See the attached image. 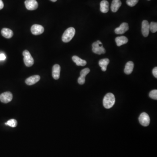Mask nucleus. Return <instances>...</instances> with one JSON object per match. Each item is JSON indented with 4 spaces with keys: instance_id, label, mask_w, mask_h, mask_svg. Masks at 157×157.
Segmentation results:
<instances>
[{
    "instance_id": "nucleus-3",
    "label": "nucleus",
    "mask_w": 157,
    "mask_h": 157,
    "mask_svg": "<svg viewBox=\"0 0 157 157\" xmlns=\"http://www.w3.org/2000/svg\"><path fill=\"white\" fill-rule=\"evenodd\" d=\"M23 56H24V62L25 66L27 67L32 66L34 63V60L29 52L27 50L24 51Z\"/></svg>"
},
{
    "instance_id": "nucleus-16",
    "label": "nucleus",
    "mask_w": 157,
    "mask_h": 157,
    "mask_svg": "<svg viewBox=\"0 0 157 157\" xmlns=\"http://www.w3.org/2000/svg\"><path fill=\"white\" fill-rule=\"evenodd\" d=\"M73 61L78 66H84L86 65L87 62L85 60H82L81 58L76 56H73L72 57Z\"/></svg>"
},
{
    "instance_id": "nucleus-29",
    "label": "nucleus",
    "mask_w": 157,
    "mask_h": 157,
    "mask_svg": "<svg viewBox=\"0 0 157 157\" xmlns=\"http://www.w3.org/2000/svg\"><path fill=\"white\" fill-rule=\"evenodd\" d=\"M51 1H52V2H56L57 1V0H50Z\"/></svg>"
},
{
    "instance_id": "nucleus-10",
    "label": "nucleus",
    "mask_w": 157,
    "mask_h": 157,
    "mask_svg": "<svg viewBox=\"0 0 157 157\" xmlns=\"http://www.w3.org/2000/svg\"><path fill=\"white\" fill-rule=\"evenodd\" d=\"M141 31L144 36L147 37L149 33V24L148 21L144 20L142 21Z\"/></svg>"
},
{
    "instance_id": "nucleus-15",
    "label": "nucleus",
    "mask_w": 157,
    "mask_h": 157,
    "mask_svg": "<svg viewBox=\"0 0 157 157\" xmlns=\"http://www.w3.org/2000/svg\"><path fill=\"white\" fill-rule=\"evenodd\" d=\"M1 34L4 37L6 38H10L13 36V31L8 28H3L1 30Z\"/></svg>"
},
{
    "instance_id": "nucleus-13",
    "label": "nucleus",
    "mask_w": 157,
    "mask_h": 157,
    "mask_svg": "<svg viewBox=\"0 0 157 157\" xmlns=\"http://www.w3.org/2000/svg\"><path fill=\"white\" fill-rule=\"evenodd\" d=\"M122 3L120 0H113L111 5V10L113 12H116L121 7Z\"/></svg>"
},
{
    "instance_id": "nucleus-6",
    "label": "nucleus",
    "mask_w": 157,
    "mask_h": 157,
    "mask_svg": "<svg viewBox=\"0 0 157 157\" xmlns=\"http://www.w3.org/2000/svg\"><path fill=\"white\" fill-rule=\"evenodd\" d=\"M13 95L10 92H6L0 95V101L3 103H7L12 101Z\"/></svg>"
},
{
    "instance_id": "nucleus-25",
    "label": "nucleus",
    "mask_w": 157,
    "mask_h": 157,
    "mask_svg": "<svg viewBox=\"0 0 157 157\" xmlns=\"http://www.w3.org/2000/svg\"><path fill=\"white\" fill-rule=\"evenodd\" d=\"M78 82L79 84L83 85L85 83V78L79 76L78 78Z\"/></svg>"
},
{
    "instance_id": "nucleus-11",
    "label": "nucleus",
    "mask_w": 157,
    "mask_h": 157,
    "mask_svg": "<svg viewBox=\"0 0 157 157\" xmlns=\"http://www.w3.org/2000/svg\"><path fill=\"white\" fill-rule=\"evenodd\" d=\"M60 66L58 64H56L52 67V76L56 80L59 79L60 74Z\"/></svg>"
},
{
    "instance_id": "nucleus-24",
    "label": "nucleus",
    "mask_w": 157,
    "mask_h": 157,
    "mask_svg": "<svg viewBox=\"0 0 157 157\" xmlns=\"http://www.w3.org/2000/svg\"><path fill=\"white\" fill-rule=\"evenodd\" d=\"M139 0H127V4L130 7L134 6L138 2Z\"/></svg>"
},
{
    "instance_id": "nucleus-26",
    "label": "nucleus",
    "mask_w": 157,
    "mask_h": 157,
    "mask_svg": "<svg viewBox=\"0 0 157 157\" xmlns=\"http://www.w3.org/2000/svg\"><path fill=\"white\" fill-rule=\"evenodd\" d=\"M152 74L155 77V78H157V67H155L154 68L153 70H152Z\"/></svg>"
},
{
    "instance_id": "nucleus-22",
    "label": "nucleus",
    "mask_w": 157,
    "mask_h": 157,
    "mask_svg": "<svg viewBox=\"0 0 157 157\" xmlns=\"http://www.w3.org/2000/svg\"><path fill=\"white\" fill-rule=\"evenodd\" d=\"M150 97L153 99H154L157 100V89H154V90H152L149 93Z\"/></svg>"
},
{
    "instance_id": "nucleus-21",
    "label": "nucleus",
    "mask_w": 157,
    "mask_h": 157,
    "mask_svg": "<svg viewBox=\"0 0 157 157\" xmlns=\"http://www.w3.org/2000/svg\"><path fill=\"white\" fill-rule=\"evenodd\" d=\"M150 30L152 33H155L157 31V23L155 22H152L149 24Z\"/></svg>"
},
{
    "instance_id": "nucleus-28",
    "label": "nucleus",
    "mask_w": 157,
    "mask_h": 157,
    "mask_svg": "<svg viewBox=\"0 0 157 157\" xmlns=\"http://www.w3.org/2000/svg\"><path fill=\"white\" fill-rule=\"evenodd\" d=\"M4 5L2 0H0V10H1L4 8Z\"/></svg>"
},
{
    "instance_id": "nucleus-19",
    "label": "nucleus",
    "mask_w": 157,
    "mask_h": 157,
    "mask_svg": "<svg viewBox=\"0 0 157 157\" xmlns=\"http://www.w3.org/2000/svg\"><path fill=\"white\" fill-rule=\"evenodd\" d=\"M110 62V60L107 58L101 59L99 62V66L101 68L102 70L105 72L107 70V66Z\"/></svg>"
},
{
    "instance_id": "nucleus-9",
    "label": "nucleus",
    "mask_w": 157,
    "mask_h": 157,
    "mask_svg": "<svg viewBox=\"0 0 157 157\" xmlns=\"http://www.w3.org/2000/svg\"><path fill=\"white\" fill-rule=\"evenodd\" d=\"M129 29V26L128 24L124 23L120 25L118 28H117L115 29V32L117 34H123L125 32L128 31Z\"/></svg>"
},
{
    "instance_id": "nucleus-30",
    "label": "nucleus",
    "mask_w": 157,
    "mask_h": 157,
    "mask_svg": "<svg viewBox=\"0 0 157 157\" xmlns=\"http://www.w3.org/2000/svg\"><path fill=\"white\" fill-rule=\"evenodd\" d=\"M148 1H150V0H148Z\"/></svg>"
},
{
    "instance_id": "nucleus-1",
    "label": "nucleus",
    "mask_w": 157,
    "mask_h": 157,
    "mask_svg": "<svg viewBox=\"0 0 157 157\" xmlns=\"http://www.w3.org/2000/svg\"><path fill=\"white\" fill-rule=\"evenodd\" d=\"M115 103V95L112 93H107L103 99V105L106 109H110L113 107Z\"/></svg>"
},
{
    "instance_id": "nucleus-7",
    "label": "nucleus",
    "mask_w": 157,
    "mask_h": 157,
    "mask_svg": "<svg viewBox=\"0 0 157 157\" xmlns=\"http://www.w3.org/2000/svg\"><path fill=\"white\" fill-rule=\"evenodd\" d=\"M25 4L26 9L28 10H34L38 7V3L36 0H26Z\"/></svg>"
},
{
    "instance_id": "nucleus-12",
    "label": "nucleus",
    "mask_w": 157,
    "mask_h": 157,
    "mask_svg": "<svg viewBox=\"0 0 157 157\" xmlns=\"http://www.w3.org/2000/svg\"><path fill=\"white\" fill-rule=\"evenodd\" d=\"M40 76L38 75H34L27 78L25 80V83L28 85H32L39 81Z\"/></svg>"
},
{
    "instance_id": "nucleus-2",
    "label": "nucleus",
    "mask_w": 157,
    "mask_h": 157,
    "mask_svg": "<svg viewBox=\"0 0 157 157\" xmlns=\"http://www.w3.org/2000/svg\"><path fill=\"white\" fill-rule=\"evenodd\" d=\"M75 29L73 27H70L65 31L63 34L62 39L64 42L67 43L70 42L73 39L75 34Z\"/></svg>"
},
{
    "instance_id": "nucleus-17",
    "label": "nucleus",
    "mask_w": 157,
    "mask_h": 157,
    "mask_svg": "<svg viewBox=\"0 0 157 157\" xmlns=\"http://www.w3.org/2000/svg\"><path fill=\"white\" fill-rule=\"evenodd\" d=\"M134 64L133 62L129 61L126 63L125 67V74L127 75H129L133 72L134 69Z\"/></svg>"
},
{
    "instance_id": "nucleus-27",
    "label": "nucleus",
    "mask_w": 157,
    "mask_h": 157,
    "mask_svg": "<svg viewBox=\"0 0 157 157\" xmlns=\"http://www.w3.org/2000/svg\"><path fill=\"white\" fill-rule=\"evenodd\" d=\"M6 56L4 54H0V61L5 60Z\"/></svg>"
},
{
    "instance_id": "nucleus-23",
    "label": "nucleus",
    "mask_w": 157,
    "mask_h": 157,
    "mask_svg": "<svg viewBox=\"0 0 157 157\" xmlns=\"http://www.w3.org/2000/svg\"><path fill=\"white\" fill-rule=\"evenodd\" d=\"M89 72H90V70L89 68H87L83 69L80 72V76L85 78L86 76L89 73Z\"/></svg>"
},
{
    "instance_id": "nucleus-5",
    "label": "nucleus",
    "mask_w": 157,
    "mask_h": 157,
    "mask_svg": "<svg viewBox=\"0 0 157 157\" xmlns=\"http://www.w3.org/2000/svg\"><path fill=\"white\" fill-rule=\"evenodd\" d=\"M140 123L143 126L147 127L149 125L150 118L146 113L143 112L140 114L139 117Z\"/></svg>"
},
{
    "instance_id": "nucleus-4",
    "label": "nucleus",
    "mask_w": 157,
    "mask_h": 157,
    "mask_svg": "<svg viewBox=\"0 0 157 157\" xmlns=\"http://www.w3.org/2000/svg\"><path fill=\"white\" fill-rule=\"evenodd\" d=\"M92 51L95 54L101 55L106 52V50L103 46V45H100L97 42H95L92 44Z\"/></svg>"
},
{
    "instance_id": "nucleus-20",
    "label": "nucleus",
    "mask_w": 157,
    "mask_h": 157,
    "mask_svg": "<svg viewBox=\"0 0 157 157\" xmlns=\"http://www.w3.org/2000/svg\"><path fill=\"white\" fill-rule=\"evenodd\" d=\"M5 125L12 127H15L17 126L18 123L17 121L15 119H11L8 121L6 123H5Z\"/></svg>"
},
{
    "instance_id": "nucleus-14",
    "label": "nucleus",
    "mask_w": 157,
    "mask_h": 157,
    "mask_svg": "<svg viewBox=\"0 0 157 157\" xmlns=\"http://www.w3.org/2000/svg\"><path fill=\"white\" fill-rule=\"evenodd\" d=\"M109 4L108 1L106 0H103L101 1L100 4V10L102 13H107L109 11Z\"/></svg>"
},
{
    "instance_id": "nucleus-18",
    "label": "nucleus",
    "mask_w": 157,
    "mask_h": 157,
    "mask_svg": "<svg viewBox=\"0 0 157 157\" xmlns=\"http://www.w3.org/2000/svg\"><path fill=\"white\" fill-rule=\"evenodd\" d=\"M115 41L117 46H121L124 44L127 43L128 42V39L125 36H121L117 37L115 39Z\"/></svg>"
},
{
    "instance_id": "nucleus-8",
    "label": "nucleus",
    "mask_w": 157,
    "mask_h": 157,
    "mask_svg": "<svg viewBox=\"0 0 157 157\" xmlns=\"http://www.w3.org/2000/svg\"><path fill=\"white\" fill-rule=\"evenodd\" d=\"M31 32L34 35H37L44 32V28L42 25L35 24L31 27Z\"/></svg>"
}]
</instances>
